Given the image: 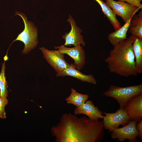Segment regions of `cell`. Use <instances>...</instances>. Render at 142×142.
<instances>
[{
	"label": "cell",
	"mask_w": 142,
	"mask_h": 142,
	"mask_svg": "<svg viewBox=\"0 0 142 142\" xmlns=\"http://www.w3.org/2000/svg\"><path fill=\"white\" fill-rule=\"evenodd\" d=\"M54 48L60 53L67 54L72 58L74 61L73 64L77 69H81L85 65V53L80 45L70 48L63 45L55 46Z\"/></svg>",
	"instance_id": "cell-9"
},
{
	"label": "cell",
	"mask_w": 142,
	"mask_h": 142,
	"mask_svg": "<svg viewBox=\"0 0 142 142\" xmlns=\"http://www.w3.org/2000/svg\"><path fill=\"white\" fill-rule=\"evenodd\" d=\"M8 102L7 98H4L0 97V118L2 119L6 118L5 108Z\"/></svg>",
	"instance_id": "cell-20"
},
{
	"label": "cell",
	"mask_w": 142,
	"mask_h": 142,
	"mask_svg": "<svg viewBox=\"0 0 142 142\" xmlns=\"http://www.w3.org/2000/svg\"><path fill=\"white\" fill-rule=\"evenodd\" d=\"M74 113L76 115H85L90 119L94 120H98L99 119H102L103 115L102 111L99 110L91 100H87L80 106L76 107L74 110Z\"/></svg>",
	"instance_id": "cell-12"
},
{
	"label": "cell",
	"mask_w": 142,
	"mask_h": 142,
	"mask_svg": "<svg viewBox=\"0 0 142 142\" xmlns=\"http://www.w3.org/2000/svg\"><path fill=\"white\" fill-rule=\"evenodd\" d=\"M123 109L127 112L130 120L139 122L142 119V94L131 98Z\"/></svg>",
	"instance_id": "cell-11"
},
{
	"label": "cell",
	"mask_w": 142,
	"mask_h": 142,
	"mask_svg": "<svg viewBox=\"0 0 142 142\" xmlns=\"http://www.w3.org/2000/svg\"><path fill=\"white\" fill-rule=\"evenodd\" d=\"M67 21L70 24L71 29L69 33H66L63 36L65 42L64 45L74 46L82 45L85 46V43L83 36L81 34L82 30L76 25V22L72 17L69 15Z\"/></svg>",
	"instance_id": "cell-10"
},
{
	"label": "cell",
	"mask_w": 142,
	"mask_h": 142,
	"mask_svg": "<svg viewBox=\"0 0 142 142\" xmlns=\"http://www.w3.org/2000/svg\"><path fill=\"white\" fill-rule=\"evenodd\" d=\"M119 1L126 2L132 5L137 7L141 9L142 4L141 3L142 0H118Z\"/></svg>",
	"instance_id": "cell-21"
},
{
	"label": "cell",
	"mask_w": 142,
	"mask_h": 142,
	"mask_svg": "<svg viewBox=\"0 0 142 142\" xmlns=\"http://www.w3.org/2000/svg\"><path fill=\"white\" fill-rule=\"evenodd\" d=\"M99 4L104 14L107 18L115 31L121 27L120 22L117 19L116 14L110 6L102 0H95Z\"/></svg>",
	"instance_id": "cell-16"
},
{
	"label": "cell",
	"mask_w": 142,
	"mask_h": 142,
	"mask_svg": "<svg viewBox=\"0 0 142 142\" xmlns=\"http://www.w3.org/2000/svg\"><path fill=\"white\" fill-rule=\"evenodd\" d=\"M134 39L131 35L114 46L105 59L110 72L126 77L137 75L133 48Z\"/></svg>",
	"instance_id": "cell-2"
},
{
	"label": "cell",
	"mask_w": 142,
	"mask_h": 142,
	"mask_svg": "<svg viewBox=\"0 0 142 142\" xmlns=\"http://www.w3.org/2000/svg\"><path fill=\"white\" fill-rule=\"evenodd\" d=\"M103 123L104 128L111 133L120 125L123 126L130 121L127 111L124 109L120 108L114 113L104 112Z\"/></svg>",
	"instance_id": "cell-5"
},
{
	"label": "cell",
	"mask_w": 142,
	"mask_h": 142,
	"mask_svg": "<svg viewBox=\"0 0 142 142\" xmlns=\"http://www.w3.org/2000/svg\"><path fill=\"white\" fill-rule=\"evenodd\" d=\"M131 19L120 28L108 34V39L113 46L128 38L127 33L131 23Z\"/></svg>",
	"instance_id": "cell-14"
},
{
	"label": "cell",
	"mask_w": 142,
	"mask_h": 142,
	"mask_svg": "<svg viewBox=\"0 0 142 142\" xmlns=\"http://www.w3.org/2000/svg\"><path fill=\"white\" fill-rule=\"evenodd\" d=\"M129 33L131 35L142 38V11L134 15L131 19Z\"/></svg>",
	"instance_id": "cell-17"
},
{
	"label": "cell",
	"mask_w": 142,
	"mask_h": 142,
	"mask_svg": "<svg viewBox=\"0 0 142 142\" xmlns=\"http://www.w3.org/2000/svg\"><path fill=\"white\" fill-rule=\"evenodd\" d=\"M105 1L115 14L121 17L125 23L131 19L140 9L124 2L114 0H105Z\"/></svg>",
	"instance_id": "cell-8"
},
{
	"label": "cell",
	"mask_w": 142,
	"mask_h": 142,
	"mask_svg": "<svg viewBox=\"0 0 142 142\" xmlns=\"http://www.w3.org/2000/svg\"><path fill=\"white\" fill-rule=\"evenodd\" d=\"M5 62L2 63L1 72L0 73V97L7 98L8 96L7 83L5 76Z\"/></svg>",
	"instance_id": "cell-19"
},
{
	"label": "cell",
	"mask_w": 142,
	"mask_h": 142,
	"mask_svg": "<svg viewBox=\"0 0 142 142\" xmlns=\"http://www.w3.org/2000/svg\"><path fill=\"white\" fill-rule=\"evenodd\" d=\"M142 94V83L137 85L121 87L110 86L104 92L103 95L115 99L118 103L120 108H124L128 101L133 97Z\"/></svg>",
	"instance_id": "cell-4"
},
{
	"label": "cell",
	"mask_w": 142,
	"mask_h": 142,
	"mask_svg": "<svg viewBox=\"0 0 142 142\" xmlns=\"http://www.w3.org/2000/svg\"><path fill=\"white\" fill-rule=\"evenodd\" d=\"M70 95L65 99L68 104H72L76 107H79L83 104L87 100L89 96L77 92L73 88H71Z\"/></svg>",
	"instance_id": "cell-18"
},
{
	"label": "cell",
	"mask_w": 142,
	"mask_h": 142,
	"mask_svg": "<svg viewBox=\"0 0 142 142\" xmlns=\"http://www.w3.org/2000/svg\"><path fill=\"white\" fill-rule=\"evenodd\" d=\"M137 123L135 120H130L122 127L115 129L111 132V138L120 142L124 141L126 139L129 140L130 142H136V138L139 135L136 127Z\"/></svg>",
	"instance_id": "cell-7"
},
{
	"label": "cell",
	"mask_w": 142,
	"mask_h": 142,
	"mask_svg": "<svg viewBox=\"0 0 142 142\" xmlns=\"http://www.w3.org/2000/svg\"><path fill=\"white\" fill-rule=\"evenodd\" d=\"M39 49L44 58L56 72V75L69 65L65 60L64 54L58 50H49L44 47H40Z\"/></svg>",
	"instance_id": "cell-6"
},
{
	"label": "cell",
	"mask_w": 142,
	"mask_h": 142,
	"mask_svg": "<svg viewBox=\"0 0 142 142\" xmlns=\"http://www.w3.org/2000/svg\"><path fill=\"white\" fill-rule=\"evenodd\" d=\"M56 142H99L104 137L102 122L70 113L63 114L51 128Z\"/></svg>",
	"instance_id": "cell-1"
},
{
	"label": "cell",
	"mask_w": 142,
	"mask_h": 142,
	"mask_svg": "<svg viewBox=\"0 0 142 142\" xmlns=\"http://www.w3.org/2000/svg\"><path fill=\"white\" fill-rule=\"evenodd\" d=\"M15 14L21 17L24 23V28L11 44L17 40L22 42L24 44V47L22 53L23 54H27L35 48L38 44L37 29L32 22L28 21L27 17L24 14L16 12Z\"/></svg>",
	"instance_id": "cell-3"
},
{
	"label": "cell",
	"mask_w": 142,
	"mask_h": 142,
	"mask_svg": "<svg viewBox=\"0 0 142 142\" xmlns=\"http://www.w3.org/2000/svg\"><path fill=\"white\" fill-rule=\"evenodd\" d=\"M136 129L139 133L138 137L140 139H142V120L137 123L136 125Z\"/></svg>",
	"instance_id": "cell-22"
},
{
	"label": "cell",
	"mask_w": 142,
	"mask_h": 142,
	"mask_svg": "<svg viewBox=\"0 0 142 142\" xmlns=\"http://www.w3.org/2000/svg\"><path fill=\"white\" fill-rule=\"evenodd\" d=\"M134 37L133 48L135 57V69L138 74L142 72V38Z\"/></svg>",
	"instance_id": "cell-15"
},
{
	"label": "cell",
	"mask_w": 142,
	"mask_h": 142,
	"mask_svg": "<svg viewBox=\"0 0 142 142\" xmlns=\"http://www.w3.org/2000/svg\"><path fill=\"white\" fill-rule=\"evenodd\" d=\"M58 77H64L66 76L75 77L82 82H87L96 84L97 81L92 74L85 75L77 69L73 64H69V66L63 70L59 74L56 75Z\"/></svg>",
	"instance_id": "cell-13"
}]
</instances>
